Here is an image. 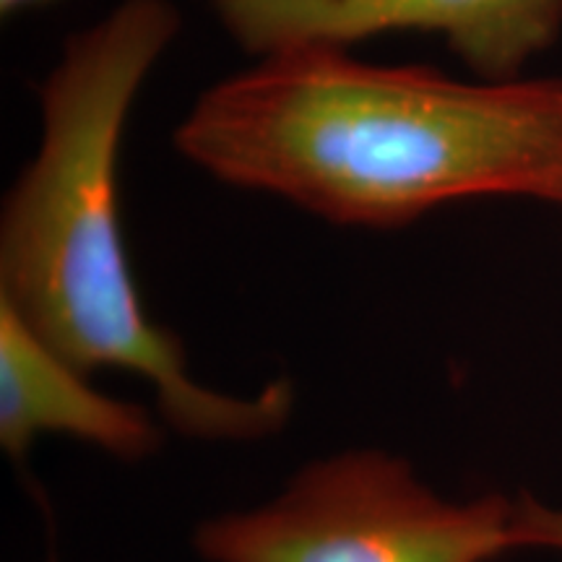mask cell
Returning <instances> with one entry per match:
<instances>
[{
  "instance_id": "277c9868",
  "label": "cell",
  "mask_w": 562,
  "mask_h": 562,
  "mask_svg": "<svg viewBox=\"0 0 562 562\" xmlns=\"http://www.w3.org/2000/svg\"><path fill=\"white\" fill-rule=\"evenodd\" d=\"M250 58L300 45L351 50L393 34H430L474 79H521L562 37V0H201Z\"/></svg>"
},
{
  "instance_id": "6da1fadb",
  "label": "cell",
  "mask_w": 562,
  "mask_h": 562,
  "mask_svg": "<svg viewBox=\"0 0 562 562\" xmlns=\"http://www.w3.org/2000/svg\"><path fill=\"white\" fill-rule=\"evenodd\" d=\"M172 144L224 186L347 229H402L487 195L562 209V76L459 81L286 47L203 89Z\"/></svg>"
},
{
  "instance_id": "3957f363",
  "label": "cell",
  "mask_w": 562,
  "mask_h": 562,
  "mask_svg": "<svg viewBox=\"0 0 562 562\" xmlns=\"http://www.w3.org/2000/svg\"><path fill=\"white\" fill-rule=\"evenodd\" d=\"M510 497L456 503L404 456L355 448L315 459L269 503L195 526L206 562H490L518 550Z\"/></svg>"
},
{
  "instance_id": "5b68a950",
  "label": "cell",
  "mask_w": 562,
  "mask_h": 562,
  "mask_svg": "<svg viewBox=\"0 0 562 562\" xmlns=\"http://www.w3.org/2000/svg\"><path fill=\"white\" fill-rule=\"evenodd\" d=\"M165 427L146 406L94 389L89 372L47 349L0 305V448L13 463L42 435H66L115 461L138 463L159 453Z\"/></svg>"
},
{
  "instance_id": "7a4b0ae2",
  "label": "cell",
  "mask_w": 562,
  "mask_h": 562,
  "mask_svg": "<svg viewBox=\"0 0 562 562\" xmlns=\"http://www.w3.org/2000/svg\"><path fill=\"white\" fill-rule=\"evenodd\" d=\"M180 30L172 0H121L63 42L40 83V146L0 203V305L74 368L144 378L180 438L269 440L292 419L294 383L237 396L195 381L180 336L146 311L125 250V123Z\"/></svg>"
},
{
  "instance_id": "8992f818",
  "label": "cell",
  "mask_w": 562,
  "mask_h": 562,
  "mask_svg": "<svg viewBox=\"0 0 562 562\" xmlns=\"http://www.w3.org/2000/svg\"><path fill=\"white\" fill-rule=\"evenodd\" d=\"M513 533L518 547H550L562 552V508H550L537 497H513Z\"/></svg>"
},
{
  "instance_id": "52a82bcc",
  "label": "cell",
  "mask_w": 562,
  "mask_h": 562,
  "mask_svg": "<svg viewBox=\"0 0 562 562\" xmlns=\"http://www.w3.org/2000/svg\"><path fill=\"white\" fill-rule=\"evenodd\" d=\"M55 3V0H0V16L9 19L16 16V13L26 11V9H40V5Z\"/></svg>"
}]
</instances>
